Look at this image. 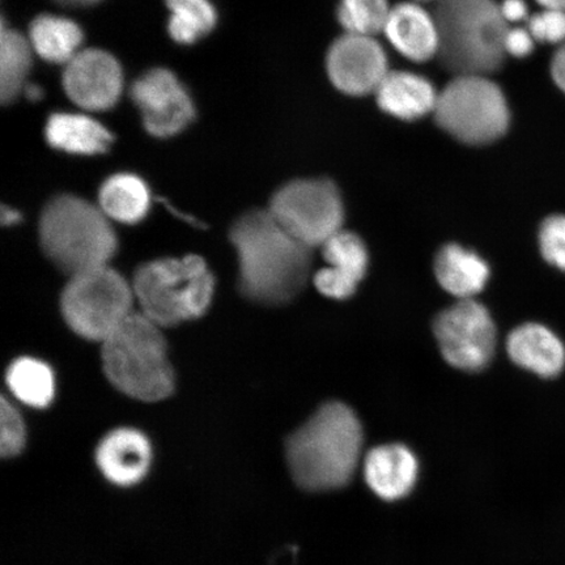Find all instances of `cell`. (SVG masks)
<instances>
[{"label":"cell","instance_id":"obj_25","mask_svg":"<svg viewBox=\"0 0 565 565\" xmlns=\"http://www.w3.org/2000/svg\"><path fill=\"white\" fill-rule=\"evenodd\" d=\"M172 15L169 34L179 44L192 45L216 25L217 15L210 0H167Z\"/></svg>","mask_w":565,"mask_h":565},{"label":"cell","instance_id":"obj_15","mask_svg":"<svg viewBox=\"0 0 565 565\" xmlns=\"http://www.w3.org/2000/svg\"><path fill=\"white\" fill-rule=\"evenodd\" d=\"M418 459L402 444L373 448L364 461L366 484L379 498L387 501L407 497L418 479Z\"/></svg>","mask_w":565,"mask_h":565},{"label":"cell","instance_id":"obj_24","mask_svg":"<svg viewBox=\"0 0 565 565\" xmlns=\"http://www.w3.org/2000/svg\"><path fill=\"white\" fill-rule=\"evenodd\" d=\"M32 45L23 34L7 30L0 32V100L9 104L26 86V76L32 67Z\"/></svg>","mask_w":565,"mask_h":565},{"label":"cell","instance_id":"obj_22","mask_svg":"<svg viewBox=\"0 0 565 565\" xmlns=\"http://www.w3.org/2000/svg\"><path fill=\"white\" fill-rule=\"evenodd\" d=\"M30 41L42 60L66 66L81 52L83 31L67 18L41 15L32 21Z\"/></svg>","mask_w":565,"mask_h":565},{"label":"cell","instance_id":"obj_30","mask_svg":"<svg viewBox=\"0 0 565 565\" xmlns=\"http://www.w3.org/2000/svg\"><path fill=\"white\" fill-rule=\"evenodd\" d=\"M527 30L535 41L563 45L565 42V12L543 10L529 20Z\"/></svg>","mask_w":565,"mask_h":565},{"label":"cell","instance_id":"obj_39","mask_svg":"<svg viewBox=\"0 0 565 565\" xmlns=\"http://www.w3.org/2000/svg\"><path fill=\"white\" fill-rule=\"evenodd\" d=\"M419 2H440V0H419Z\"/></svg>","mask_w":565,"mask_h":565},{"label":"cell","instance_id":"obj_12","mask_svg":"<svg viewBox=\"0 0 565 565\" xmlns=\"http://www.w3.org/2000/svg\"><path fill=\"white\" fill-rule=\"evenodd\" d=\"M327 68L334 87L351 96L374 94L388 74L383 46L374 38L350 33L330 46Z\"/></svg>","mask_w":565,"mask_h":565},{"label":"cell","instance_id":"obj_10","mask_svg":"<svg viewBox=\"0 0 565 565\" xmlns=\"http://www.w3.org/2000/svg\"><path fill=\"white\" fill-rule=\"evenodd\" d=\"M433 329L444 359L455 369L480 372L492 362L497 327L483 303L459 300L435 317Z\"/></svg>","mask_w":565,"mask_h":565},{"label":"cell","instance_id":"obj_5","mask_svg":"<svg viewBox=\"0 0 565 565\" xmlns=\"http://www.w3.org/2000/svg\"><path fill=\"white\" fill-rule=\"evenodd\" d=\"M39 233L45 256L68 277L108 266L118 250L109 218L75 195H58L46 204Z\"/></svg>","mask_w":565,"mask_h":565},{"label":"cell","instance_id":"obj_18","mask_svg":"<svg viewBox=\"0 0 565 565\" xmlns=\"http://www.w3.org/2000/svg\"><path fill=\"white\" fill-rule=\"evenodd\" d=\"M374 95L381 109L404 121L434 113L439 98L427 77L407 71H388Z\"/></svg>","mask_w":565,"mask_h":565},{"label":"cell","instance_id":"obj_35","mask_svg":"<svg viewBox=\"0 0 565 565\" xmlns=\"http://www.w3.org/2000/svg\"><path fill=\"white\" fill-rule=\"evenodd\" d=\"M0 221H2L4 227H12V225L21 222V214L15 209L3 206L0 210Z\"/></svg>","mask_w":565,"mask_h":565},{"label":"cell","instance_id":"obj_26","mask_svg":"<svg viewBox=\"0 0 565 565\" xmlns=\"http://www.w3.org/2000/svg\"><path fill=\"white\" fill-rule=\"evenodd\" d=\"M391 11L387 0H341L337 17L345 33L374 38L384 32Z\"/></svg>","mask_w":565,"mask_h":565},{"label":"cell","instance_id":"obj_36","mask_svg":"<svg viewBox=\"0 0 565 565\" xmlns=\"http://www.w3.org/2000/svg\"><path fill=\"white\" fill-rule=\"evenodd\" d=\"M24 95L26 96L28 100L34 103L41 100L42 96H44V90H42L39 86H35V84H26L24 87Z\"/></svg>","mask_w":565,"mask_h":565},{"label":"cell","instance_id":"obj_11","mask_svg":"<svg viewBox=\"0 0 565 565\" xmlns=\"http://www.w3.org/2000/svg\"><path fill=\"white\" fill-rule=\"evenodd\" d=\"M130 96L143 118L146 130L157 138H171L192 124V97L171 71L153 68L134 82Z\"/></svg>","mask_w":565,"mask_h":565},{"label":"cell","instance_id":"obj_23","mask_svg":"<svg viewBox=\"0 0 565 565\" xmlns=\"http://www.w3.org/2000/svg\"><path fill=\"white\" fill-rule=\"evenodd\" d=\"M7 385L15 397L26 406L45 408L55 394L54 373L47 364L33 358H20L7 372Z\"/></svg>","mask_w":565,"mask_h":565},{"label":"cell","instance_id":"obj_13","mask_svg":"<svg viewBox=\"0 0 565 565\" xmlns=\"http://www.w3.org/2000/svg\"><path fill=\"white\" fill-rule=\"evenodd\" d=\"M65 87L71 102L89 111L113 108L122 95L121 65L108 52L98 49L81 51L65 66Z\"/></svg>","mask_w":565,"mask_h":565},{"label":"cell","instance_id":"obj_19","mask_svg":"<svg viewBox=\"0 0 565 565\" xmlns=\"http://www.w3.org/2000/svg\"><path fill=\"white\" fill-rule=\"evenodd\" d=\"M434 268L440 286L459 300L471 299L482 291L490 277L486 260L457 244L445 245L437 252Z\"/></svg>","mask_w":565,"mask_h":565},{"label":"cell","instance_id":"obj_4","mask_svg":"<svg viewBox=\"0 0 565 565\" xmlns=\"http://www.w3.org/2000/svg\"><path fill=\"white\" fill-rule=\"evenodd\" d=\"M102 344L105 376L117 391L141 402L171 397L175 374L157 323L134 312Z\"/></svg>","mask_w":565,"mask_h":565},{"label":"cell","instance_id":"obj_33","mask_svg":"<svg viewBox=\"0 0 565 565\" xmlns=\"http://www.w3.org/2000/svg\"><path fill=\"white\" fill-rule=\"evenodd\" d=\"M501 13L504 19L510 23H519V21L527 18V6L524 0H504L500 4Z\"/></svg>","mask_w":565,"mask_h":565},{"label":"cell","instance_id":"obj_32","mask_svg":"<svg viewBox=\"0 0 565 565\" xmlns=\"http://www.w3.org/2000/svg\"><path fill=\"white\" fill-rule=\"evenodd\" d=\"M534 42L535 40L529 30H524V28H510L505 35V53L507 55L510 54L524 58V56L533 52Z\"/></svg>","mask_w":565,"mask_h":565},{"label":"cell","instance_id":"obj_21","mask_svg":"<svg viewBox=\"0 0 565 565\" xmlns=\"http://www.w3.org/2000/svg\"><path fill=\"white\" fill-rule=\"evenodd\" d=\"M98 207L109 221L137 224L147 216L151 207V193L140 177L119 173L109 177L98 193Z\"/></svg>","mask_w":565,"mask_h":565},{"label":"cell","instance_id":"obj_17","mask_svg":"<svg viewBox=\"0 0 565 565\" xmlns=\"http://www.w3.org/2000/svg\"><path fill=\"white\" fill-rule=\"evenodd\" d=\"M507 351L514 364L543 379L559 376L565 366V345L545 324H520L508 335Z\"/></svg>","mask_w":565,"mask_h":565},{"label":"cell","instance_id":"obj_37","mask_svg":"<svg viewBox=\"0 0 565 565\" xmlns=\"http://www.w3.org/2000/svg\"><path fill=\"white\" fill-rule=\"evenodd\" d=\"M543 10H554L565 12V0H536Z\"/></svg>","mask_w":565,"mask_h":565},{"label":"cell","instance_id":"obj_1","mask_svg":"<svg viewBox=\"0 0 565 565\" xmlns=\"http://www.w3.org/2000/svg\"><path fill=\"white\" fill-rule=\"evenodd\" d=\"M230 238L238 263V291L260 306H286L307 287L312 249L301 244L270 210L246 212L233 223Z\"/></svg>","mask_w":565,"mask_h":565},{"label":"cell","instance_id":"obj_20","mask_svg":"<svg viewBox=\"0 0 565 565\" xmlns=\"http://www.w3.org/2000/svg\"><path fill=\"white\" fill-rule=\"evenodd\" d=\"M45 136L55 150L88 157L105 153L115 139L96 119L75 113H54L47 119Z\"/></svg>","mask_w":565,"mask_h":565},{"label":"cell","instance_id":"obj_3","mask_svg":"<svg viewBox=\"0 0 565 565\" xmlns=\"http://www.w3.org/2000/svg\"><path fill=\"white\" fill-rule=\"evenodd\" d=\"M444 68L459 75H486L503 66L510 24L497 0H440L433 11Z\"/></svg>","mask_w":565,"mask_h":565},{"label":"cell","instance_id":"obj_38","mask_svg":"<svg viewBox=\"0 0 565 565\" xmlns=\"http://www.w3.org/2000/svg\"><path fill=\"white\" fill-rule=\"evenodd\" d=\"M55 2L67 7H86L96 4L100 0H55Z\"/></svg>","mask_w":565,"mask_h":565},{"label":"cell","instance_id":"obj_9","mask_svg":"<svg viewBox=\"0 0 565 565\" xmlns=\"http://www.w3.org/2000/svg\"><path fill=\"white\" fill-rule=\"evenodd\" d=\"M271 214L291 235L310 249L322 246L342 231V195L330 180H298L274 194Z\"/></svg>","mask_w":565,"mask_h":565},{"label":"cell","instance_id":"obj_29","mask_svg":"<svg viewBox=\"0 0 565 565\" xmlns=\"http://www.w3.org/2000/svg\"><path fill=\"white\" fill-rule=\"evenodd\" d=\"M540 249L546 263L565 273V215H553L542 222Z\"/></svg>","mask_w":565,"mask_h":565},{"label":"cell","instance_id":"obj_28","mask_svg":"<svg viewBox=\"0 0 565 565\" xmlns=\"http://www.w3.org/2000/svg\"><path fill=\"white\" fill-rule=\"evenodd\" d=\"M26 443V427L19 409L6 397L0 406V454L4 458L17 457Z\"/></svg>","mask_w":565,"mask_h":565},{"label":"cell","instance_id":"obj_7","mask_svg":"<svg viewBox=\"0 0 565 565\" xmlns=\"http://www.w3.org/2000/svg\"><path fill=\"white\" fill-rule=\"evenodd\" d=\"M434 115L444 131L470 146L492 143L511 125L504 92L486 75L455 76L440 92Z\"/></svg>","mask_w":565,"mask_h":565},{"label":"cell","instance_id":"obj_34","mask_svg":"<svg viewBox=\"0 0 565 565\" xmlns=\"http://www.w3.org/2000/svg\"><path fill=\"white\" fill-rule=\"evenodd\" d=\"M551 75H553L556 86L565 94V42L557 49L553 62H551Z\"/></svg>","mask_w":565,"mask_h":565},{"label":"cell","instance_id":"obj_16","mask_svg":"<svg viewBox=\"0 0 565 565\" xmlns=\"http://www.w3.org/2000/svg\"><path fill=\"white\" fill-rule=\"evenodd\" d=\"M384 33L407 60L427 62L439 54V30L434 13L419 4L401 3L393 7Z\"/></svg>","mask_w":565,"mask_h":565},{"label":"cell","instance_id":"obj_27","mask_svg":"<svg viewBox=\"0 0 565 565\" xmlns=\"http://www.w3.org/2000/svg\"><path fill=\"white\" fill-rule=\"evenodd\" d=\"M322 257L329 266L351 275L356 280L365 277L369 268V249L356 233L339 231L322 246Z\"/></svg>","mask_w":565,"mask_h":565},{"label":"cell","instance_id":"obj_31","mask_svg":"<svg viewBox=\"0 0 565 565\" xmlns=\"http://www.w3.org/2000/svg\"><path fill=\"white\" fill-rule=\"evenodd\" d=\"M315 285L328 298L344 300L356 292L359 280L329 266L315 275Z\"/></svg>","mask_w":565,"mask_h":565},{"label":"cell","instance_id":"obj_2","mask_svg":"<svg viewBox=\"0 0 565 565\" xmlns=\"http://www.w3.org/2000/svg\"><path fill=\"white\" fill-rule=\"evenodd\" d=\"M363 441L362 423L353 409L343 402H327L286 441L296 484L312 492L342 489L358 468Z\"/></svg>","mask_w":565,"mask_h":565},{"label":"cell","instance_id":"obj_6","mask_svg":"<svg viewBox=\"0 0 565 565\" xmlns=\"http://www.w3.org/2000/svg\"><path fill=\"white\" fill-rule=\"evenodd\" d=\"M140 313L161 329L206 315L215 277L198 256L161 258L140 266L131 282Z\"/></svg>","mask_w":565,"mask_h":565},{"label":"cell","instance_id":"obj_14","mask_svg":"<svg viewBox=\"0 0 565 565\" xmlns=\"http://www.w3.org/2000/svg\"><path fill=\"white\" fill-rule=\"evenodd\" d=\"M152 448L137 429L119 428L106 435L96 450V465L108 482L130 487L147 476Z\"/></svg>","mask_w":565,"mask_h":565},{"label":"cell","instance_id":"obj_8","mask_svg":"<svg viewBox=\"0 0 565 565\" xmlns=\"http://www.w3.org/2000/svg\"><path fill=\"white\" fill-rule=\"evenodd\" d=\"M134 300L132 285L108 265L70 277L61 310L75 334L103 343L134 313Z\"/></svg>","mask_w":565,"mask_h":565}]
</instances>
